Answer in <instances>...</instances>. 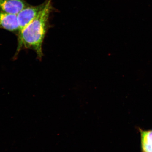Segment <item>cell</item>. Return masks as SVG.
Here are the masks:
<instances>
[{"mask_svg":"<svg viewBox=\"0 0 152 152\" xmlns=\"http://www.w3.org/2000/svg\"><path fill=\"white\" fill-rule=\"evenodd\" d=\"M52 0H45V4L38 16L18 33V51L22 48L33 49L39 58L43 56L42 45L47 31Z\"/></svg>","mask_w":152,"mask_h":152,"instance_id":"6da1fadb","label":"cell"},{"mask_svg":"<svg viewBox=\"0 0 152 152\" xmlns=\"http://www.w3.org/2000/svg\"><path fill=\"white\" fill-rule=\"evenodd\" d=\"M45 2L37 6H27L17 15L20 26L19 32L33 21L45 6Z\"/></svg>","mask_w":152,"mask_h":152,"instance_id":"7a4b0ae2","label":"cell"},{"mask_svg":"<svg viewBox=\"0 0 152 152\" xmlns=\"http://www.w3.org/2000/svg\"><path fill=\"white\" fill-rule=\"evenodd\" d=\"M0 28L11 32H19L20 26L17 15L0 10Z\"/></svg>","mask_w":152,"mask_h":152,"instance_id":"3957f363","label":"cell"},{"mask_svg":"<svg viewBox=\"0 0 152 152\" xmlns=\"http://www.w3.org/2000/svg\"><path fill=\"white\" fill-rule=\"evenodd\" d=\"M28 5L24 0H0V10L17 15Z\"/></svg>","mask_w":152,"mask_h":152,"instance_id":"277c9868","label":"cell"},{"mask_svg":"<svg viewBox=\"0 0 152 152\" xmlns=\"http://www.w3.org/2000/svg\"><path fill=\"white\" fill-rule=\"evenodd\" d=\"M140 130L142 152H152V130Z\"/></svg>","mask_w":152,"mask_h":152,"instance_id":"5b68a950","label":"cell"}]
</instances>
